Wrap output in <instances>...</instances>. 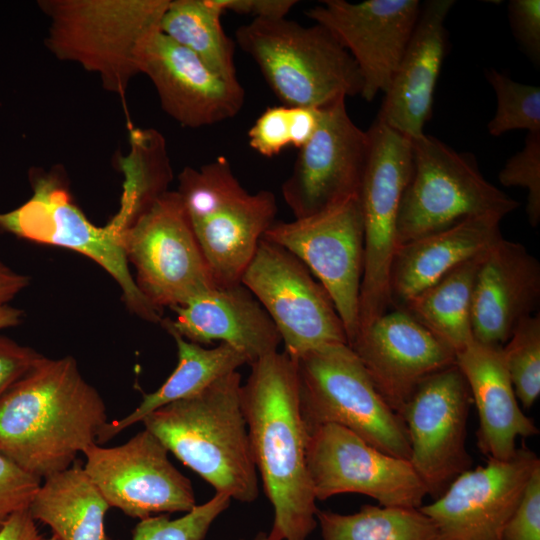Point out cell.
<instances>
[{"mask_svg": "<svg viewBox=\"0 0 540 540\" xmlns=\"http://www.w3.org/2000/svg\"><path fill=\"white\" fill-rule=\"evenodd\" d=\"M104 401L71 356L43 357L0 398V454L40 478L97 443Z\"/></svg>", "mask_w": 540, "mask_h": 540, "instance_id": "1", "label": "cell"}, {"mask_svg": "<svg viewBox=\"0 0 540 540\" xmlns=\"http://www.w3.org/2000/svg\"><path fill=\"white\" fill-rule=\"evenodd\" d=\"M251 366L240 397L253 459L274 509L269 540H306L317 526L295 361L284 351Z\"/></svg>", "mask_w": 540, "mask_h": 540, "instance_id": "2", "label": "cell"}, {"mask_svg": "<svg viewBox=\"0 0 540 540\" xmlns=\"http://www.w3.org/2000/svg\"><path fill=\"white\" fill-rule=\"evenodd\" d=\"M241 385L240 373L231 372L202 392L151 412L141 422L216 493L251 503L259 495V486Z\"/></svg>", "mask_w": 540, "mask_h": 540, "instance_id": "3", "label": "cell"}, {"mask_svg": "<svg viewBox=\"0 0 540 540\" xmlns=\"http://www.w3.org/2000/svg\"><path fill=\"white\" fill-rule=\"evenodd\" d=\"M170 0H41L49 18L45 40L61 61L100 77L103 87L125 97L140 73L142 53Z\"/></svg>", "mask_w": 540, "mask_h": 540, "instance_id": "4", "label": "cell"}, {"mask_svg": "<svg viewBox=\"0 0 540 540\" xmlns=\"http://www.w3.org/2000/svg\"><path fill=\"white\" fill-rule=\"evenodd\" d=\"M235 37L282 105L322 109L362 92L356 62L320 24L254 19L239 26Z\"/></svg>", "mask_w": 540, "mask_h": 540, "instance_id": "5", "label": "cell"}, {"mask_svg": "<svg viewBox=\"0 0 540 540\" xmlns=\"http://www.w3.org/2000/svg\"><path fill=\"white\" fill-rule=\"evenodd\" d=\"M178 189L217 287L241 283L259 241L277 213L271 191L249 193L223 156L185 167Z\"/></svg>", "mask_w": 540, "mask_h": 540, "instance_id": "6", "label": "cell"}, {"mask_svg": "<svg viewBox=\"0 0 540 540\" xmlns=\"http://www.w3.org/2000/svg\"><path fill=\"white\" fill-rule=\"evenodd\" d=\"M294 361L307 434L322 425H339L378 450L409 460L402 417L382 398L348 344H326Z\"/></svg>", "mask_w": 540, "mask_h": 540, "instance_id": "7", "label": "cell"}, {"mask_svg": "<svg viewBox=\"0 0 540 540\" xmlns=\"http://www.w3.org/2000/svg\"><path fill=\"white\" fill-rule=\"evenodd\" d=\"M412 145L413 171L398 212V246L469 217L503 219L519 206L484 178L472 155L426 134L412 139Z\"/></svg>", "mask_w": 540, "mask_h": 540, "instance_id": "8", "label": "cell"}, {"mask_svg": "<svg viewBox=\"0 0 540 540\" xmlns=\"http://www.w3.org/2000/svg\"><path fill=\"white\" fill-rule=\"evenodd\" d=\"M119 241L137 287L161 312L217 287L177 191L159 195L119 232Z\"/></svg>", "mask_w": 540, "mask_h": 540, "instance_id": "9", "label": "cell"}, {"mask_svg": "<svg viewBox=\"0 0 540 540\" xmlns=\"http://www.w3.org/2000/svg\"><path fill=\"white\" fill-rule=\"evenodd\" d=\"M367 133L370 149L360 188L364 270L358 332L391 308L389 274L398 246V212L413 171L412 139L378 117Z\"/></svg>", "mask_w": 540, "mask_h": 540, "instance_id": "10", "label": "cell"}, {"mask_svg": "<svg viewBox=\"0 0 540 540\" xmlns=\"http://www.w3.org/2000/svg\"><path fill=\"white\" fill-rule=\"evenodd\" d=\"M33 194L18 208L0 213V229L32 242L65 247L87 256L118 283L127 308L161 324L162 312L141 293L129 270L119 235L108 223L98 227L73 203L58 173H36Z\"/></svg>", "mask_w": 540, "mask_h": 540, "instance_id": "11", "label": "cell"}, {"mask_svg": "<svg viewBox=\"0 0 540 540\" xmlns=\"http://www.w3.org/2000/svg\"><path fill=\"white\" fill-rule=\"evenodd\" d=\"M263 238L296 256L330 296L348 344L359 328L364 270V229L360 194L314 215L274 222Z\"/></svg>", "mask_w": 540, "mask_h": 540, "instance_id": "12", "label": "cell"}, {"mask_svg": "<svg viewBox=\"0 0 540 540\" xmlns=\"http://www.w3.org/2000/svg\"><path fill=\"white\" fill-rule=\"evenodd\" d=\"M241 283L271 318L293 360L326 344L346 343L344 325L324 287L291 252L262 237Z\"/></svg>", "mask_w": 540, "mask_h": 540, "instance_id": "13", "label": "cell"}, {"mask_svg": "<svg viewBox=\"0 0 540 540\" xmlns=\"http://www.w3.org/2000/svg\"><path fill=\"white\" fill-rule=\"evenodd\" d=\"M471 405L469 386L455 364L424 379L400 412L409 462L433 499L473 466L466 445Z\"/></svg>", "mask_w": 540, "mask_h": 540, "instance_id": "14", "label": "cell"}, {"mask_svg": "<svg viewBox=\"0 0 540 540\" xmlns=\"http://www.w3.org/2000/svg\"><path fill=\"white\" fill-rule=\"evenodd\" d=\"M306 458L316 500L358 493L380 506L418 509L428 495L409 460L388 455L339 425L308 433Z\"/></svg>", "mask_w": 540, "mask_h": 540, "instance_id": "15", "label": "cell"}, {"mask_svg": "<svg viewBox=\"0 0 540 540\" xmlns=\"http://www.w3.org/2000/svg\"><path fill=\"white\" fill-rule=\"evenodd\" d=\"M168 452L144 429L119 446L90 445L83 452V467L110 507L130 517L187 513L197 505L193 487L170 462Z\"/></svg>", "mask_w": 540, "mask_h": 540, "instance_id": "16", "label": "cell"}, {"mask_svg": "<svg viewBox=\"0 0 540 540\" xmlns=\"http://www.w3.org/2000/svg\"><path fill=\"white\" fill-rule=\"evenodd\" d=\"M370 149L367 131L350 118L345 99L322 108L320 124L299 149L282 196L295 218L314 215L360 194Z\"/></svg>", "mask_w": 540, "mask_h": 540, "instance_id": "17", "label": "cell"}, {"mask_svg": "<svg viewBox=\"0 0 540 540\" xmlns=\"http://www.w3.org/2000/svg\"><path fill=\"white\" fill-rule=\"evenodd\" d=\"M538 466L539 457L523 443L508 460L489 459L465 471L419 510L435 524L438 540H501Z\"/></svg>", "mask_w": 540, "mask_h": 540, "instance_id": "18", "label": "cell"}, {"mask_svg": "<svg viewBox=\"0 0 540 540\" xmlns=\"http://www.w3.org/2000/svg\"><path fill=\"white\" fill-rule=\"evenodd\" d=\"M418 0H324L305 11L350 53L363 80L361 96L386 92L421 11Z\"/></svg>", "mask_w": 540, "mask_h": 540, "instance_id": "19", "label": "cell"}, {"mask_svg": "<svg viewBox=\"0 0 540 540\" xmlns=\"http://www.w3.org/2000/svg\"><path fill=\"white\" fill-rule=\"evenodd\" d=\"M348 345L398 414L424 379L456 364L453 349L402 308L388 310Z\"/></svg>", "mask_w": 540, "mask_h": 540, "instance_id": "20", "label": "cell"}, {"mask_svg": "<svg viewBox=\"0 0 540 540\" xmlns=\"http://www.w3.org/2000/svg\"><path fill=\"white\" fill-rule=\"evenodd\" d=\"M140 73L152 81L162 109L181 126L199 128L236 116L245 101L239 80H228L161 31L146 44Z\"/></svg>", "mask_w": 540, "mask_h": 540, "instance_id": "21", "label": "cell"}, {"mask_svg": "<svg viewBox=\"0 0 540 540\" xmlns=\"http://www.w3.org/2000/svg\"><path fill=\"white\" fill-rule=\"evenodd\" d=\"M540 299V264L523 244L502 236L488 247L477 271L471 309L475 341L503 346Z\"/></svg>", "mask_w": 540, "mask_h": 540, "instance_id": "22", "label": "cell"}, {"mask_svg": "<svg viewBox=\"0 0 540 540\" xmlns=\"http://www.w3.org/2000/svg\"><path fill=\"white\" fill-rule=\"evenodd\" d=\"M453 0L422 4L418 21L397 66L378 118L410 139L424 135L434 90L446 53L445 20Z\"/></svg>", "mask_w": 540, "mask_h": 540, "instance_id": "23", "label": "cell"}, {"mask_svg": "<svg viewBox=\"0 0 540 540\" xmlns=\"http://www.w3.org/2000/svg\"><path fill=\"white\" fill-rule=\"evenodd\" d=\"M171 309L176 319L163 318V328L199 345L229 344L245 354L249 365L278 351L281 343L271 318L242 283L216 287Z\"/></svg>", "mask_w": 540, "mask_h": 540, "instance_id": "24", "label": "cell"}, {"mask_svg": "<svg viewBox=\"0 0 540 540\" xmlns=\"http://www.w3.org/2000/svg\"><path fill=\"white\" fill-rule=\"evenodd\" d=\"M456 364L476 406L478 450L487 460L510 459L517 451V438L535 436L539 428L520 407L505 366L502 346L473 340L456 354Z\"/></svg>", "mask_w": 540, "mask_h": 540, "instance_id": "25", "label": "cell"}, {"mask_svg": "<svg viewBox=\"0 0 540 540\" xmlns=\"http://www.w3.org/2000/svg\"><path fill=\"white\" fill-rule=\"evenodd\" d=\"M502 218L482 215L397 247L389 274L391 307L400 308L462 262L484 252L502 235Z\"/></svg>", "mask_w": 540, "mask_h": 540, "instance_id": "26", "label": "cell"}, {"mask_svg": "<svg viewBox=\"0 0 540 540\" xmlns=\"http://www.w3.org/2000/svg\"><path fill=\"white\" fill-rule=\"evenodd\" d=\"M109 508L84 467L75 462L44 479L28 510L58 540H111L104 529Z\"/></svg>", "mask_w": 540, "mask_h": 540, "instance_id": "27", "label": "cell"}, {"mask_svg": "<svg viewBox=\"0 0 540 540\" xmlns=\"http://www.w3.org/2000/svg\"><path fill=\"white\" fill-rule=\"evenodd\" d=\"M165 330L177 345L178 364L175 370L157 390L145 394L133 412L120 420L107 422L98 435L97 444L107 442L165 405L202 392L221 377L248 364L245 354L229 344L220 343L215 348L207 349L184 339L169 328Z\"/></svg>", "mask_w": 540, "mask_h": 540, "instance_id": "28", "label": "cell"}, {"mask_svg": "<svg viewBox=\"0 0 540 540\" xmlns=\"http://www.w3.org/2000/svg\"><path fill=\"white\" fill-rule=\"evenodd\" d=\"M484 252L462 262L400 307L451 347L455 354L474 340L472 298Z\"/></svg>", "mask_w": 540, "mask_h": 540, "instance_id": "29", "label": "cell"}, {"mask_svg": "<svg viewBox=\"0 0 540 540\" xmlns=\"http://www.w3.org/2000/svg\"><path fill=\"white\" fill-rule=\"evenodd\" d=\"M225 12L216 0H170L160 31L195 54L212 71L228 80H238L234 42L222 26Z\"/></svg>", "mask_w": 540, "mask_h": 540, "instance_id": "30", "label": "cell"}, {"mask_svg": "<svg viewBox=\"0 0 540 540\" xmlns=\"http://www.w3.org/2000/svg\"><path fill=\"white\" fill-rule=\"evenodd\" d=\"M323 540H438L435 524L419 508L363 505L353 514L319 510Z\"/></svg>", "mask_w": 540, "mask_h": 540, "instance_id": "31", "label": "cell"}, {"mask_svg": "<svg viewBox=\"0 0 540 540\" xmlns=\"http://www.w3.org/2000/svg\"><path fill=\"white\" fill-rule=\"evenodd\" d=\"M502 352L518 402L529 409L540 395L539 313L518 323Z\"/></svg>", "mask_w": 540, "mask_h": 540, "instance_id": "32", "label": "cell"}, {"mask_svg": "<svg viewBox=\"0 0 540 540\" xmlns=\"http://www.w3.org/2000/svg\"><path fill=\"white\" fill-rule=\"evenodd\" d=\"M485 77L496 95V111L487 124L488 133L500 136L516 129L540 132V88L516 82L495 69Z\"/></svg>", "mask_w": 540, "mask_h": 540, "instance_id": "33", "label": "cell"}, {"mask_svg": "<svg viewBox=\"0 0 540 540\" xmlns=\"http://www.w3.org/2000/svg\"><path fill=\"white\" fill-rule=\"evenodd\" d=\"M230 502L229 496L216 493L177 519L166 514L141 519L133 530L132 540H204L212 523Z\"/></svg>", "mask_w": 540, "mask_h": 540, "instance_id": "34", "label": "cell"}, {"mask_svg": "<svg viewBox=\"0 0 540 540\" xmlns=\"http://www.w3.org/2000/svg\"><path fill=\"white\" fill-rule=\"evenodd\" d=\"M498 177L503 186L526 189L528 222L537 227L540 222V132L527 134L522 150L506 161Z\"/></svg>", "mask_w": 540, "mask_h": 540, "instance_id": "35", "label": "cell"}, {"mask_svg": "<svg viewBox=\"0 0 540 540\" xmlns=\"http://www.w3.org/2000/svg\"><path fill=\"white\" fill-rule=\"evenodd\" d=\"M40 482L0 454V527L12 514L29 508Z\"/></svg>", "mask_w": 540, "mask_h": 540, "instance_id": "36", "label": "cell"}, {"mask_svg": "<svg viewBox=\"0 0 540 540\" xmlns=\"http://www.w3.org/2000/svg\"><path fill=\"white\" fill-rule=\"evenodd\" d=\"M248 143L254 151L267 158L290 146L289 106L266 108L249 129Z\"/></svg>", "mask_w": 540, "mask_h": 540, "instance_id": "37", "label": "cell"}, {"mask_svg": "<svg viewBox=\"0 0 540 540\" xmlns=\"http://www.w3.org/2000/svg\"><path fill=\"white\" fill-rule=\"evenodd\" d=\"M501 540H540V466L532 473Z\"/></svg>", "mask_w": 540, "mask_h": 540, "instance_id": "38", "label": "cell"}, {"mask_svg": "<svg viewBox=\"0 0 540 540\" xmlns=\"http://www.w3.org/2000/svg\"><path fill=\"white\" fill-rule=\"evenodd\" d=\"M508 15L512 32L529 58L540 62V1L511 0Z\"/></svg>", "mask_w": 540, "mask_h": 540, "instance_id": "39", "label": "cell"}, {"mask_svg": "<svg viewBox=\"0 0 540 540\" xmlns=\"http://www.w3.org/2000/svg\"><path fill=\"white\" fill-rule=\"evenodd\" d=\"M43 357L36 350L0 335V398Z\"/></svg>", "mask_w": 540, "mask_h": 540, "instance_id": "40", "label": "cell"}, {"mask_svg": "<svg viewBox=\"0 0 540 540\" xmlns=\"http://www.w3.org/2000/svg\"><path fill=\"white\" fill-rule=\"evenodd\" d=\"M224 12L250 15L254 19L286 18L296 0H216Z\"/></svg>", "mask_w": 540, "mask_h": 540, "instance_id": "41", "label": "cell"}, {"mask_svg": "<svg viewBox=\"0 0 540 540\" xmlns=\"http://www.w3.org/2000/svg\"><path fill=\"white\" fill-rule=\"evenodd\" d=\"M322 109L313 107H289L290 143L300 149L316 132Z\"/></svg>", "mask_w": 540, "mask_h": 540, "instance_id": "42", "label": "cell"}, {"mask_svg": "<svg viewBox=\"0 0 540 540\" xmlns=\"http://www.w3.org/2000/svg\"><path fill=\"white\" fill-rule=\"evenodd\" d=\"M40 536L28 509L12 514L0 527V540H38Z\"/></svg>", "mask_w": 540, "mask_h": 540, "instance_id": "43", "label": "cell"}, {"mask_svg": "<svg viewBox=\"0 0 540 540\" xmlns=\"http://www.w3.org/2000/svg\"><path fill=\"white\" fill-rule=\"evenodd\" d=\"M29 285V277L17 273L0 261V305L8 304Z\"/></svg>", "mask_w": 540, "mask_h": 540, "instance_id": "44", "label": "cell"}, {"mask_svg": "<svg viewBox=\"0 0 540 540\" xmlns=\"http://www.w3.org/2000/svg\"><path fill=\"white\" fill-rule=\"evenodd\" d=\"M23 311L9 304L0 305V330L19 325L23 320Z\"/></svg>", "mask_w": 540, "mask_h": 540, "instance_id": "45", "label": "cell"}, {"mask_svg": "<svg viewBox=\"0 0 540 540\" xmlns=\"http://www.w3.org/2000/svg\"><path fill=\"white\" fill-rule=\"evenodd\" d=\"M239 540H243V539H239ZM253 540H269V538L265 532H260L256 535V537Z\"/></svg>", "mask_w": 540, "mask_h": 540, "instance_id": "46", "label": "cell"}, {"mask_svg": "<svg viewBox=\"0 0 540 540\" xmlns=\"http://www.w3.org/2000/svg\"><path fill=\"white\" fill-rule=\"evenodd\" d=\"M38 540H58L55 536H51V537H48V538H45L43 537L42 535L40 536V538Z\"/></svg>", "mask_w": 540, "mask_h": 540, "instance_id": "47", "label": "cell"}]
</instances>
